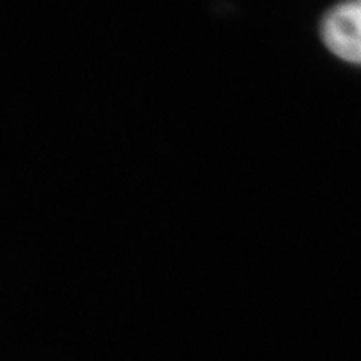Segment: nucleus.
<instances>
[{"label": "nucleus", "instance_id": "f257e3e1", "mask_svg": "<svg viewBox=\"0 0 361 361\" xmlns=\"http://www.w3.org/2000/svg\"><path fill=\"white\" fill-rule=\"evenodd\" d=\"M324 44L338 58L361 65V0H345L321 23Z\"/></svg>", "mask_w": 361, "mask_h": 361}]
</instances>
